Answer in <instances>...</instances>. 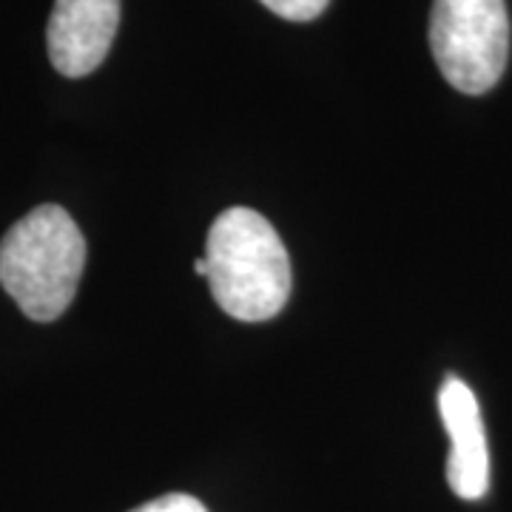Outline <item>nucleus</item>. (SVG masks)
Here are the masks:
<instances>
[{"mask_svg": "<svg viewBox=\"0 0 512 512\" xmlns=\"http://www.w3.org/2000/svg\"><path fill=\"white\" fill-rule=\"evenodd\" d=\"M205 262L217 305L239 322H268L288 305L291 259L274 225L254 208L222 211L208 231Z\"/></svg>", "mask_w": 512, "mask_h": 512, "instance_id": "1", "label": "nucleus"}, {"mask_svg": "<svg viewBox=\"0 0 512 512\" xmlns=\"http://www.w3.org/2000/svg\"><path fill=\"white\" fill-rule=\"evenodd\" d=\"M86 268V239L60 205H40L0 239V285L32 322H55L72 305Z\"/></svg>", "mask_w": 512, "mask_h": 512, "instance_id": "2", "label": "nucleus"}, {"mask_svg": "<svg viewBox=\"0 0 512 512\" xmlns=\"http://www.w3.org/2000/svg\"><path fill=\"white\" fill-rule=\"evenodd\" d=\"M430 49L444 80L464 94L493 89L510 57L504 0H433Z\"/></svg>", "mask_w": 512, "mask_h": 512, "instance_id": "3", "label": "nucleus"}, {"mask_svg": "<svg viewBox=\"0 0 512 512\" xmlns=\"http://www.w3.org/2000/svg\"><path fill=\"white\" fill-rule=\"evenodd\" d=\"M120 29V0H55L46 43L63 77H86L106 57Z\"/></svg>", "mask_w": 512, "mask_h": 512, "instance_id": "4", "label": "nucleus"}, {"mask_svg": "<svg viewBox=\"0 0 512 512\" xmlns=\"http://www.w3.org/2000/svg\"><path fill=\"white\" fill-rule=\"evenodd\" d=\"M439 413L450 433V490L464 501H478L490 490V450L476 393L458 376H447L439 390Z\"/></svg>", "mask_w": 512, "mask_h": 512, "instance_id": "5", "label": "nucleus"}, {"mask_svg": "<svg viewBox=\"0 0 512 512\" xmlns=\"http://www.w3.org/2000/svg\"><path fill=\"white\" fill-rule=\"evenodd\" d=\"M262 3L279 18L293 20V23H308L328 9L330 0H262Z\"/></svg>", "mask_w": 512, "mask_h": 512, "instance_id": "6", "label": "nucleus"}, {"mask_svg": "<svg viewBox=\"0 0 512 512\" xmlns=\"http://www.w3.org/2000/svg\"><path fill=\"white\" fill-rule=\"evenodd\" d=\"M131 512H208L205 510V504H202L200 498H194V495H185V493H171L163 495V498H154V501H148L143 507H137V510Z\"/></svg>", "mask_w": 512, "mask_h": 512, "instance_id": "7", "label": "nucleus"}, {"mask_svg": "<svg viewBox=\"0 0 512 512\" xmlns=\"http://www.w3.org/2000/svg\"><path fill=\"white\" fill-rule=\"evenodd\" d=\"M194 271L200 276H208V262H205V256H200V259L194 262Z\"/></svg>", "mask_w": 512, "mask_h": 512, "instance_id": "8", "label": "nucleus"}]
</instances>
